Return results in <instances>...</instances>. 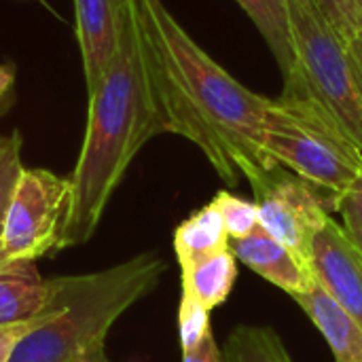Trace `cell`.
<instances>
[{
  "label": "cell",
  "mask_w": 362,
  "mask_h": 362,
  "mask_svg": "<svg viewBox=\"0 0 362 362\" xmlns=\"http://www.w3.org/2000/svg\"><path fill=\"white\" fill-rule=\"evenodd\" d=\"M182 362H223V352L216 346L212 331L204 337V341L195 350L182 354Z\"/></svg>",
  "instance_id": "23"
},
{
  "label": "cell",
  "mask_w": 362,
  "mask_h": 362,
  "mask_svg": "<svg viewBox=\"0 0 362 362\" xmlns=\"http://www.w3.org/2000/svg\"><path fill=\"white\" fill-rule=\"evenodd\" d=\"M358 4H361V15H362V0H358Z\"/></svg>",
  "instance_id": "26"
},
{
  "label": "cell",
  "mask_w": 362,
  "mask_h": 362,
  "mask_svg": "<svg viewBox=\"0 0 362 362\" xmlns=\"http://www.w3.org/2000/svg\"><path fill=\"white\" fill-rule=\"evenodd\" d=\"M70 199V178L42 168H23L0 235V265L36 261L59 250Z\"/></svg>",
  "instance_id": "6"
},
{
  "label": "cell",
  "mask_w": 362,
  "mask_h": 362,
  "mask_svg": "<svg viewBox=\"0 0 362 362\" xmlns=\"http://www.w3.org/2000/svg\"><path fill=\"white\" fill-rule=\"evenodd\" d=\"M255 193L259 225L312 272L314 240L331 218L314 185L278 165Z\"/></svg>",
  "instance_id": "7"
},
{
  "label": "cell",
  "mask_w": 362,
  "mask_h": 362,
  "mask_svg": "<svg viewBox=\"0 0 362 362\" xmlns=\"http://www.w3.org/2000/svg\"><path fill=\"white\" fill-rule=\"evenodd\" d=\"M331 204L341 214L344 231L362 255V174L344 193L331 197Z\"/></svg>",
  "instance_id": "21"
},
{
  "label": "cell",
  "mask_w": 362,
  "mask_h": 362,
  "mask_svg": "<svg viewBox=\"0 0 362 362\" xmlns=\"http://www.w3.org/2000/svg\"><path fill=\"white\" fill-rule=\"evenodd\" d=\"M225 248H229V233L212 202L182 221L174 231V252L180 269Z\"/></svg>",
  "instance_id": "13"
},
{
  "label": "cell",
  "mask_w": 362,
  "mask_h": 362,
  "mask_svg": "<svg viewBox=\"0 0 362 362\" xmlns=\"http://www.w3.org/2000/svg\"><path fill=\"white\" fill-rule=\"evenodd\" d=\"M350 47H352L354 55L358 57V62H361V66H362V32L356 36V38H352V40H350Z\"/></svg>",
  "instance_id": "25"
},
{
  "label": "cell",
  "mask_w": 362,
  "mask_h": 362,
  "mask_svg": "<svg viewBox=\"0 0 362 362\" xmlns=\"http://www.w3.org/2000/svg\"><path fill=\"white\" fill-rule=\"evenodd\" d=\"M295 72L362 153V66L350 42L322 17L314 0H288ZM286 81V78H284Z\"/></svg>",
  "instance_id": "5"
},
{
  "label": "cell",
  "mask_w": 362,
  "mask_h": 362,
  "mask_svg": "<svg viewBox=\"0 0 362 362\" xmlns=\"http://www.w3.org/2000/svg\"><path fill=\"white\" fill-rule=\"evenodd\" d=\"M165 261L142 252L87 276L53 278V312L13 352L11 362H98L112 325L161 280Z\"/></svg>",
  "instance_id": "3"
},
{
  "label": "cell",
  "mask_w": 362,
  "mask_h": 362,
  "mask_svg": "<svg viewBox=\"0 0 362 362\" xmlns=\"http://www.w3.org/2000/svg\"><path fill=\"white\" fill-rule=\"evenodd\" d=\"M163 132L191 140L227 185L252 191L278 168L263 153L269 98L235 81L180 25L163 0H127Z\"/></svg>",
  "instance_id": "1"
},
{
  "label": "cell",
  "mask_w": 362,
  "mask_h": 362,
  "mask_svg": "<svg viewBox=\"0 0 362 362\" xmlns=\"http://www.w3.org/2000/svg\"><path fill=\"white\" fill-rule=\"evenodd\" d=\"M23 172L21 163V136L19 132H11L0 136V235L4 229V218Z\"/></svg>",
  "instance_id": "17"
},
{
  "label": "cell",
  "mask_w": 362,
  "mask_h": 362,
  "mask_svg": "<svg viewBox=\"0 0 362 362\" xmlns=\"http://www.w3.org/2000/svg\"><path fill=\"white\" fill-rule=\"evenodd\" d=\"M223 362H293L282 337L269 327H238L227 337Z\"/></svg>",
  "instance_id": "16"
},
{
  "label": "cell",
  "mask_w": 362,
  "mask_h": 362,
  "mask_svg": "<svg viewBox=\"0 0 362 362\" xmlns=\"http://www.w3.org/2000/svg\"><path fill=\"white\" fill-rule=\"evenodd\" d=\"M13 81H15V72L11 68H4L0 66V100L11 91L13 87Z\"/></svg>",
  "instance_id": "24"
},
{
  "label": "cell",
  "mask_w": 362,
  "mask_h": 362,
  "mask_svg": "<svg viewBox=\"0 0 362 362\" xmlns=\"http://www.w3.org/2000/svg\"><path fill=\"white\" fill-rule=\"evenodd\" d=\"M238 259L231 248L214 252L189 267H182V295L199 301L204 308L214 310L231 295L238 278Z\"/></svg>",
  "instance_id": "14"
},
{
  "label": "cell",
  "mask_w": 362,
  "mask_h": 362,
  "mask_svg": "<svg viewBox=\"0 0 362 362\" xmlns=\"http://www.w3.org/2000/svg\"><path fill=\"white\" fill-rule=\"evenodd\" d=\"M322 17L348 42L362 32V15L358 0H314Z\"/></svg>",
  "instance_id": "20"
},
{
  "label": "cell",
  "mask_w": 362,
  "mask_h": 362,
  "mask_svg": "<svg viewBox=\"0 0 362 362\" xmlns=\"http://www.w3.org/2000/svg\"><path fill=\"white\" fill-rule=\"evenodd\" d=\"M229 248L238 261L248 265L267 282L286 291L291 297L308 293L316 282L310 272L284 244L272 238L261 225L246 238L229 240Z\"/></svg>",
  "instance_id": "10"
},
{
  "label": "cell",
  "mask_w": 362,
  "mask_h": 362,
  "mask_svg": "<svg viewBox=\"0 0 362 362\" xmlns=\"http://www.w3.org/2000/svg\"><path fill=\"white\" fill-rule=\"evenodd\" d=\"M263 153L331 197L344 193L362 174L358 146L295 76L286 78L282 95L267 104Z\"/></svg>",
  "instance_id": "4"
},
{
  "label": "cell",
  "mask_w": 362,
  "mask_h": 362,
  "mask_svg": "<svg viewBox=\"0 0 362 362\" xmlns=\"http://www.w3.org/2000/svg\"><path fill=\"white\" fill-rule=\"evenodd\" d=\"M252 19L267 47L272 49L284 78L295 72V47L291 32L288 0H235Z\"/></svg>",
  "instance_id": "15"
},
{
  "label": "cell",
  "mask_w": 362,
  "mask_h": 362,
  "mask_svg": "<svg viewBox=\"0 0 362 362\" xmlns=\"http://www.w3.org/2000/svg\"><path fill=\"white\" fill-rule=\"evenodd\" d=\"M312 272L316 282L362 329V255L333 218L314 240Z\"/></svg>",
  "instance_id": "8"
},
{
  "label": "cell",
  "mask_w": 362,
  "mask_h": 362,
  "mask_svg": "<svg viewBox=\"0 0 362 362\" xmlns=\"http://www.w3.org/2000/svg\"><path fill=\"white\" fill-rule=\"evenodd\" d=\"M87 95V129L70 176L72 199L59 250L85 244L95 233L134 157L151 138L163 134L127 0L117 51L102 81Z\"/></svg>",
  "instance_id": "2"
},
{
  "label": "cell",
  "mask_w": 362,
  "mask_h": 362,
  "mask_svg": "<svg viewBox=\"0 0 362 362\" xmlns=\"http://www.w3.org/2000/svg\"><path fill=\"white\" fill-rule=\"evenodd\" d=\"M125 0H74L76 40L87 93L102 81L119 42Z\"/></svg>",
  "instance_id": "9"
},
{
  "label": "cell",
  "mask_w": 362,
  "mask_h": 362,
  "mask_svg": "<svg viewBox=\"0 0 362 362\" xmlns=\"http://www.w3.org/2000/svg\"><path fill=\"white\" fill-rule=\"evenodd\" d=\"M38 2H42V4H45V0H38Z\"/></svg>",
  "instance_id": "27"
},
{
  "label": "cell",
  "mask_w": 362,
  "mask_h": 362,
  "mask_svg": "<svg viewBox=\"0 0 362 362\" xmlns=\"http://www.w3.org/2000/svg\"><path fill=\"white\" fill-rule=\"evenodd\" d=\"M51 301H53V299H51ZM51 312H53V305L49 303V308H47L40 316H36V318H32V320L0 327V362H11L13 352H15V348L19 346V341H21L25 335H30L32 331H36V329L51 316Z\"/></svg>",
  "instance_id": "22"
},
{
  "label": "cell",
  "mask_w": 362,
  "mask_h": 362,
  "mask_svg": "<svg viewBox=\"0 0 362 362\" xmlns=\"http://www.w3.org/2000/svg\"><path fill=\"white\" fill-rule=\"evenodd\" d=\"M53 299V280H42L34 261L0 265V327L40 316Z\"/></svg>",
  "instance_id": "11"
},
{
  "label": "cell",
  "mask_w": 362,
  "mask_h": 362,
  "mask_svg": "<svg viewBox=\"0 0 362 362\" xmlns=\"http://www.w3.org/2000/svg\"><path fill=\"white\" fill-rule=\"evenodd\" d=\"M212 204L218 208L229 240H240L250 235L257 227H259V212H257V204L246 202L242 197H235L227 191H218L212 199Z\"/></svg>",
  "instance_id": "18"
},
{
  "label": "cell",
  "mask_w": 362,
  "mask_h": 362,
  "mask_svg": "<svg viewBox=\"0 0 362 362\" xmlns=\"http://www.w3.org/2000/svg\"><path fill=\"white\" fill-rule=\"evenodd\" d=\"M210 331V310L204 308L199 301L182 295L178 308V337L182 354L195 350Z\"/></svg>",
  "instance_id": "19"
},
{
  "label": "cell",
  "mask_w": 362,
  "mask_h": 362,
  "mask_svg": "<svg viewBox=\"0 0 362 362\" xmlns=\"http://www.w3.org/2000/svg\"><path fill=\"white\" fill-rule=\"evenodd\" d=\"M327 339L335 362H362V329L358 322L318 284L293 297Z\"/></svg>",
  "instance_id": "12"
}]
</instances>
